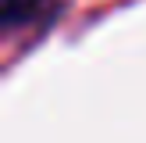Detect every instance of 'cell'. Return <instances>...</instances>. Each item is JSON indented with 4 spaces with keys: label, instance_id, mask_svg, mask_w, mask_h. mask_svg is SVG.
<instances>
[{
    "label": "cell",
    "instance_id": "cell-1",
    "mask_svg": "<svg viewBox=\"0 0 146 143\" xmlns=\"http://www.w3.org/2000/svg\"><path fill=\"white\" fill-rule=\"evenodd\" d=\"M43 0H0V18H4L7 29L21 25V21H29L36 11H39Z\"/></svg>",
    "mask_w": 146,
    "mask_h": 143
}]
</instances>
